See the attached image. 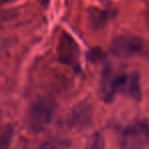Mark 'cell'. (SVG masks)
<instances>
[{
	"label": "cell",
	"instance_id": "cell-1",
	"mask_svg": "<svg viewBox=\"0 0 149 149\" xmlns=\"http://www.w3.org/2000/svg\"><path fill=\"white\" fill-rule=\"evenodd\" d=\"M55 102L48 98H39L30 105L27 124L34 132H41L51 123L55 112Z\"/></svg>",
	"mask_w": 149,
	"mask_h": 149
},
{
	"label": "cell",
	"instance_id": "cell-2",
	"mask_svg": "<svg viewBox=\"0 0 149 149\" xmlns=\"http://www.w3.org/2000/svg\"><path fill=\"white\" fill-rule=\"evenodd\" d=\"M149 143V125L135 122L127 126L118 137L120 149H142Z\"/></svg>",
	"mask_w": 149,
	"mask_h": 149
},
{
	"label": "cell",
	"instance_id": "cell-3",
	"mask_svg": "<svg viewBox=\"0 0 149 149\" xmlns=\"http://www.w3.org/2000/svg\"><path fill=\"white\" fill-rule=\"evenodd\" d=\"M143 47L144 42L140 37L133 34H122L112 39L110 50L113 55L127 58L141 53Z\"/></svg>",
	"mask_w": 149,
	"mask_h": 149
},
{
	"label": "cell",
	"instance_id": "cell-4",
	"mask_svg": "<svg viewBox=\"0 0 149 149\" xmlns=\"http://www.w3.org/2000/svg\"><path fill=\"white\" fill-rule=\"evenodd\" d=\"M120 72H116L111 68H104L99 83V95L106 103H110L120 93Z\"/></svg>",
	"mask_w": 149,
	"mask_h": 149
},
{
	"label": "cell",
	"instance_id": "cell-5",
	"mask_svg": "<svg viewBox=\"0 0 149 149\" xmlns=\"http://www.w3.org/2000/svg\"><path fill=\"white\" fill-rule=\"evenodd\" d=\"M93 107L88 101H82L72 107L66 118V125L72 129H85L92 123Z\"/></svg>",
	"mask_w": 149,
	"mask_h": 149
},
{
	"label": "cell",
	"instance_id": "cell-6",
	"mask_svg": "<svg viewBox=\"0 0 149 149\" xmlns=\"http://www.w3.org/2000/svg\"><path fill=\"white\" fill-rule=\"evenodd\" d=\"M57 53L59 60L64 64L74 66L78 63L80 50L77 42L68 33H63L58 42Z\"/></svg>",
	"mask_w": 149,
	"mask_h": 149
},
{
	"label": "cell",
	"instance_id": "cell-7",
	"mask_svg": "<svg viewBox=\"0 0 149 149\" xmlns=\"http://www.w3.org/2000/svg\"><path fill=\"white\" fill-rule=\"evenodd\" d=\"M120 93L131 97L136 101H140L142 92H141L140 76L138 72H122Z\"/></svg>",
	"mask_w": 149,
	"mask_h": 149
},
{
	"label": "cell",
	"instance_id": "cell-8",
	"mask_svg": "<svg viewBox=\"0 0 149 149\" xmlns=\"http://www.w3.org/2000/svg\"><path fill=\"white\" fill-rule=\"evenodd\" d=\"M15 136V129L11 125L4 124L0 126V149H8Z\"/></svg>",
	"mask_w": 149,
	"mask_h": 149
},
{
	"label": "cell",
	"instance_id": "cell-9",
	"mask_svg": "<svg viewBox=\"0 0 149 149\" xmlns=\"http://www.w3.org/2000/svg\"><path fill=\"white\" fill-rule=\"evenodd\" d=\"M90 19L91 22L93 24L94 27L98 28L104 26L107 21L112 17V15H110V13L108 11H103V10H99V9H95V10L91 11V15H90Z\"/></svg>",
	"mask_w": 149,
	"mask_h": 149
},
{
	"label": "cell",
	"instance_id": "cell-10",
	"mask_svg": "<svg viewBox=\"0 0 149 149\" xmlns=\"http://www.w3.org/2000/svg\"><path fill=\"white\" fill-rule=\"evenodd\" d=\"M84 149H104V139L100 133H94L88 138Z\"/></svg>",
	"mask_w": 149,
	"mask_h": 149
},
{
	"label": "cell",
	"instance_id": "cell-11",
	"mask_svg": "<svg viewBox=\"0 0 149 149\" xmlns=\"http://www.w3.org/2000/svg\"><path fill=\"white\" fill-rule=\"evenodd\" d=\"M38 149H57L54 145L50 144V143H45V144L41 145Z\"/></svg>",
	"mask_w": 149,
	"mask_h": 149
},
{
	"label": "cell",
	"instance_id": "cell-12",
	"mask_svg": "<svg viewBox=\"0 0 149 149\" xmlns=\"http://www.w3.org/2000/svg\"><path fill=\"white\" fill-rule=\"evenodd\" d=\"M146 23L149 28V9H147V11H146Z\"/></svg>",
	"mask_w": 149,
	"mask_h": 149
},
{
	"label": "cell",
	"instance_id": "cell-13",
	"mask_svg": "<svg viewBox=\"0 0 149 149\" xmlns=\"http://www.w3.org/2000/svg\"><path fill=\"white\" fill-rule=\"evenodd\" d=\"M1 3H9V2H13V1H17V0H0Z\"/></svg>",
	"mask_w": 149,
	"mask_h": 149
}]
</instances>
